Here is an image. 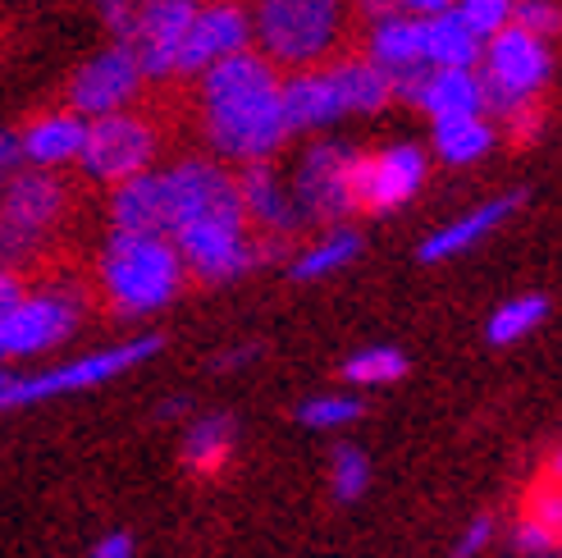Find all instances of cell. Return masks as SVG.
<instances>
[{
  "instance_id": "obj_1",
  "label": "cell",
  "mask_w": 562,
  "mask_h": 558,
  "mask_svg": "<svg viewBox=\"0 0 562 558\" xmlns=\"http://www.w3.org/2000/svg\"><path fill=\"white\" fill-rule=\"evenodd\" d=\"M206 137L220 156L261 165L284 143V82L257 51H238L202 74Z\"/></svg>"
},
{
  "instance_id": "obj_2",
  "label": "cell",
  "mask_w": 562,
  "mask_h": 558,
  "mask_svg": "<svg viewBox=\"0 0 562 558\" xmlns=\"http://www.w3.org/2000/svg\"><path fill=\"white\" fill-rule=\"evenodd\" d=\"M183 284V261L170 238H137L115 234L101 257V289L110 312L120 316H147L165 306Z\"/></svg>"
},
{
  "instance_id": "obj_3",
  "label": "cell",
  "mask_w": 562,
  "mask_h": 558,
  "mask_svg": "<svg viewBox=\"0 0 562 558\" xmlns=\"http://www.w3.org/2000/svg\"><path fill=\"white\" fill-rule=\"evenodd\" d=\"M344 33V0H257V37L270 65L306 69Z\"/></svg>"
},
{
  "instance_id": "obj_4",
  "label": "cell",
  "mask_w": 562,
  "mask_h": 558,
  "mask_svg": "<svg viewBox=\"0 0 562 558\" xmlns=\"http://www.w3.org/2000/svg\"><path fill=\"white\" fill-rule=\"evenodd\" d=\"M151 353H160L156 334L120 344V348H105V353H92V357H78V361H69V367H55V371H42V376H5L0 371V412L42 403V399H55V394H74V389L105 384L110 376L133 371L137 361H147Z\"/></svg>"
},
{
  "instance_id": "obj_5",
  "label": "cell",
  "mask_w": 562,
  "mask_h": 558,
  "mask_svg": "<svg viewBox=\"0 0 562 558\" xmlns=\"http://www.w3.org/2000/svg\"><path fill=\"white\" fill-rule=\"evenodd\" d=\"M65 211V188L50 175H19L0 198V261H27Z\"/></svg>"
},
{
  "instance_id": "obj_6",
  "label": "cell",
  "mask_w": 562,
  "mask_h": 558,
  "mask_svg": "<svg viewBox=\"0 0 562 558\" xmlns=\"http://www.w3.org/2000/svg\"><path fill=\"white\" fill-rule=\"evenodd\" d=\"M549 78V51L540 37L521 33V27H503L490 42V69L481 78V97L485 110L508 115L521 101H530L540 92V82Z\"/></svg>"
},
{
  "instance_id": "obj_7",
  "label": "cell",
  "mask_w": 562,
  "mask_h": 558,
  "mask_svg": "<svg viewBox=\"0 0 562 558\" xmlns=\"http://www.w3.org/2000/svg\"><path fill=\"white\" fill-rule=\"evenodd\" d=\"M82 170L92 179L105 183H128L147 170V160L156 156V129L143 115H105L97 124H88V137H82Z\"/></svg>"
},
{
  "instance_id": "obj_8",
  "label": "cell",
  "mask_w": 562,
  "mask_h": 558,
  "mask_svg": "<svg viewBox=\"0 0 562 558\" xmlns=\"http://www.w3.org/2000/svg\"><path fill=\"white\" fill-rule=\"evenodd\" d=\"M175 253L183 266H192L196 279H206V284L234 279L247 266L266 261L261 243H247L243 220H202V225H188L175 234Z\"/></svg>"
},
{
  "instance_id": "obj_9",
  "label": "cell",
  "mask_w": 562,
  "mask_h": 558,
  "mask_svg": "<svg viewBox=\"0 0 562 558\" xmlns=\"http://www.w3.org/2000/svg\"><path fill=\"white\" fill-rule=\"evenodd\" d=\"M170 202H175V234L202 220H243V192L211 160H183L170 175ZM247 225V220H243Z\"/></svg>"
},
{
  "instance_id": "obj_10",
  "label": "cell",
  "mask_w": 562,
  "mask_h": 558,
  "mask_svg": "<svg viewBox=\"0 0 562 558\" xmlns=\"http://www.w3.org/2000/svg\"><path fill=\"white\" fill-rule=\"evenodd\" d=\"M426 179V156L416 147H389L380 156H357L348 170V192L357 211H393L403 207Z\"/></svg>"
},
{
  "instance_id": "obj_11",
  "label": "cell",
  "mask_w": 562,
  "mask_h": 558,
  "mask_svg": "<svg viewBox=\"0 0 562 558\" xmlns=\"http://www.w3.org/2000/svg\"><path fill=\"white\" fill-rule=\"evenodd\" d=\"M78 312H82V302L65 289H46V293L23 298L14 312L0 321V353L23 357V353H42V348L65 344L78 325Z\"/></svg>"
},
{
  "instance_id": "obj_12",
  "label": "cell",
  "mask_w": 562,
  "mask_h": 558,
  "mask_svg": "<svg viewBox=\"0 0 562 558\" xmlns=\"http://www.w3.org/2000/svg\"><path fill=\"white\" fill-rule=\"evenodd\" d=\"M247 46V14L234 5V0H211V5H196L188 33H183V46H179V60H175V74L183 78H196L215 69L220 60H229Z\"/></svg>"
},
{
  "instance_id": "obj_13",
  "label": "cell",
  "mask_w": 562,
  "mask_h": 558,
  "mask_svg": "<svg viewBox=\"0 0 562 558\" xmlns=\"http://www.w3.org/2000/svg\"><path fill=\"white\" fill-rule=\"evenodd\" d=\"M196 14V0H143V10L133 19V33L124 46H133L143 78H170L183 33Z\"/></svg>"
},
{
  "instance_id": "obj_14",
  "label": "cell",
  "mask_w": 562,
  "mask_h": 558,
  "mask_svg": "<svg viewBox=\"0 0 562 558\" xmlns=\"http://www.w3.org/2000/svg\"><path fill=\"white\" fill-rule=\"evenodd\" d=\"M137 82H143V65H137L133 46L120 42L115 51L97 55L92 65H82L69 97H74V110H88V115L105 120V115H120V110L133 101Z\"/></svg>"
},
{
  "instance_id": "obj_15",
  "label": "cell",
  "mask_w": 562,
  "mask_h": 558,
  "mask_svg": "<svg viewBox=\"0 0 562 558\" xmlns=\"http://www.w3.org/2000/svg\"><path fill=\"white\" fill-rule=\"evenodd\" d=\"M115 234H137V238H170L175 234V202H170V179L165 175H137L115 188Z\"/></svg>"
},
{
  "instance_id": "obj_16",
  "label": "cell",
  "mask_w": 562,
  "mask_h": 558,
  "mask_svg": "<svg viewBox=\"0 0 562 558\" xmlns=\"http://www.w3.org/2000/svg\"><path fill=\"white\" fill-rule=\"evenodd\" d=\"M348 170H352V156L344 147H312L302 160V175H297V198L302 207L312 211L316 220H339L352 211V192H348Z\"/></svg>"
},
{
  "instance_id": "obj_17",
  "label": "cell",
  "mask_w": 562,
  "mask_h": 558,
  "mask_svg": "<svg viewBox=\"0 0 562 558\" xmlns=\"http://www.w3.org/2000/svg\"><path fill=\"white\" fill-rule=\"evenodd\" d=\"M521 202H526V192H508V198H494L485 207H475L471 215H462V220H453V225H443L439 234H430L426 243H420L416 257L420 261H443V257H453V253H467L475 238H485L490 230H498Z\"/></svg>"
},
{
  "instance_id": "obj_18",
  "label": "cell",
  "mask_w": 562,
  "mask_h": 558,
  "mask_svg": "<svg viewBox=\"0 0 562 558\" xmlns=\"http://www.w3.org/2000/svg\"><path fill=\"white\" fill-rule=\"evenodd\" d=\"M339 115H344V101H339V88H334L329 69H306V74L284 82V124H289V133L329 124Z\"/></svg>"
},
{
  "instance_id": "obj_19",
  "label": "cell",
  "mask_w": 562,
  "mask_h": 558,
  "mask_svg": "<svg viewBox=\"0 0 562 558\" xmlns=\"http://www.w3.org/2000/svg\"><path fill=\"white\" fill-rule=\"evenodd\" d=\"M371 65H380L393 78L426 65V19H380L371 33Z\"/></svg>"
},
{
  "instance_id": "obj_20",
  "label": "cell",
  "mask_w": 562,
  "mask_h": 558,
  "mask_svg": "<svg viewBox=\"0 0 562 558\" xmlns=\"http://www.w3.org/2000/svg\"><path fill=\"white\" fill-rule=\"evenodd\" d=\"M416 105H420V110H430L435 120L475 115V110H485L481 78H475L471 69H439V74H420Z\"/></svg>"
},
{
  "instance_id": "obj_21",
  "label": "cell",
  "mask_w": 562,
  "mask_h": 558,
  "mask_svg": "<svg viewBox=\"0 0 562 558\" xmlns=\"http://www.w3.org/2000/svg\"><path fill=\"white\" fill-rule=\"evenodd\" d=\"M82 137H88V124H82L74 110H60V115H42L27 124L19 137V152L37 165H60L82 152Z\"/></svg>"
},
{
  "instance_id": "obj_22",
  "label": "cell",
  "mask_w": 562,
  "mask_h": 558,
  "mask_svg": "<svg viewBox=\"0 0 562 558\" xmlns=\"http://www.w3.org/2000/svg\"><path fill=\"white\" fill-rule=\"evenodd\" d=\"M238 192H243V220H251V225H257L261 234H270L274 243H279V238H289V234L297 230L293 207L279 198L274 179L261 170V165H251V170L238 179Z\"/></svg>"
},
{
  "instance_id": "obj_23",
  "label": "cell",
  "mask_w": 562,
  "mask_h": 558,
  "mask_svg": "<svg viewBox=\"0 0 562 558\" xmlns=\"http://www.w3.org/2000/svg\"><path fill=\"white\" fill-rule=\"evenodd\" d=\"M426 60L439 69H471L481 60V37L458 19V10L426 19Z\"/></svg>"
},
{
  "instance_id": "obj_24",
  "label": "cell",
  "mask_w": 562,
  "mask_h": 558,
  "mask_svg": "<svg viewBox=\"0 0 562 558\" xmlns=\"http://www.w3.org/2000/svg\"><path fill=\"white\" fill-rule=\"evenodd\" d=\"M329 78H334V88H339L344 110H384L393 101V74H384L371 60L329 65Z\"/></svg>"
},
{
  "instance_id": "obj_25",
  "label": "cell",
  "mask_w": 562,
  "mask_h": 558,
  "mask_svg": "<svg viewBox=\"0 0 562 558\" xmlns=\"http://www.w3.org/2000/svg\"><path fill=\"white\" fill-rule=\"evenodd\" d=\"M229 454H234L229 416H202V422H192V431L183 435V462L196 477H215V471L229 462Z\"/></svg>"
},
{
  "instance_id": "obj_26",
  "label": "cell",
  "mask_w": 562,
  "mask_h": 558,
  "mask_svg": "<svg viewBox=\"0 0 562 558\" xmlns=\"http://www.w3.org/2000/svg\"><path fill=\"white\" fill-rule=\"evenodd\" d=\"M494 143V133L481 115H453V120H435V147L448 165H467L475 156H485Z\"/></svg>"
},
{
  "instance_id": "obj_27",
  "label": "cell",
  "mask_w": 562,
  "mask_h": 558,
  "mask_svg": "<svg viewBox=\"0 0 562 558\" xmlns=\"http://www.w3.org/2000/svg\"><path fill=\"white\" fill-rule=\"evenodd\" d=\"M549 316V302L540 293H530V298H513V302H503L498 312L490 316V344H517L521 334H530L540 321Z\"/></svg>"
},
{
  "instance_id": "obj_28",
  "label": "cell",
  "mask_w": 562,
  "mask_h": 558,
  "mask_svg": "<svg viewBox=\"0 0 562 558\" xmlns=\"http://www.w3.org/2000/svg\"><path fill=\"white\" fill-rule=\"evenodd\" d=\"M357 247H361V238L357 234H329L321 247H312L306 257H297L293 261V279H321V275H329V270H339V266H348L352 257H357Z\"/></svg>"
},
{
  "instance_id": "obj_29",
  "label": "cell",
  "mask_w": 562,
  "mask_h": 558,
  "mask_svg": "<svg viewBox=\"0 0 562 558\" xmlns=\"http://www.w3.org/2000/svg\"><path fill=\"white\" fill-rule=\"evenodd\" d=\"M407 371V357L398 348H367V353H357L344 361V376L352 384H389V380H398Z\"/></svg>"
},
{
  "instance_id": "obj_30",
  "label": "cell",
  "mask_w": 562,
  "mask_h": 558,
  "mask_svg": "<svg viewBox=\"0 0 562 558\" xmlns=\"http://www.w3.org/2000/svg\"><path fill=\"white\" fill-rule=\"evenodd\" d=\"M371 481V462L361 458V449H352V444H344V449H334L329 458V486H334V499H357L361 490H367Z\"/></svg>"
},
{
  "instance_id": "obj_31",
  "label": "cell",
  "mask_w": 562,
  "mask_h": 558,
  "mask_svg": "<svg viewBox=\"0 0 562 558\" xmlns=\"http://www.w3.org/2000/svg\"><path fill=\"white\" fill-rule=\"evenodd\" d=\"M513 0H458V19L471 27L475 37H494L508 27Z\"/></svg>"
},
{
  "instance_id": "obj_32",
  "label": "cell",
  "mask_w": 562,
  "mask_h": 558,
  "mask_svg": "<svg viewBox=\"0 0 562 558\" xmlns=\"http://www.w3.org/2000/svg\"><path fill=\"white\" fill-rule=\"evenodd\" d=\"M513 19H517L513 27H521V33H530V37L562 33V5H558V0H517Z\"/></svg>"
},
{
  "instance_id": "obj_33",
  "label": "cell",
  "mask_w": 562,
  "mask_h": 558,
  "mask_svg": "<svg viewBox=\"0 0 562 558\" xmlns=\"http://www.w3.org/2000/svg\"><path fill=\"white\" fill-rule=\"evenodd\" d=\"M521 517H530V522H540L544 532H553V536H562V486L549 477V481H540L536 490L526 494V513Z\"/></svg>"
},
{
  "instance_id": "obj_34",
  "label": "cell",
  "mask_w": 562,
  "mask_h": 558,
  "mask_svg": "<svg viewBox=\"0 0 562 558\" xmlns=\"http://www.w3.org/2000/svg\"><path fill=\"white\" fill-rule=\"evenodd\" d=\"M302 422L306 426H316V431H329V426H348L361 416V403L357 399H312V403H302Z\"/></svg>"
},
{
  "instance_id": "obj_35",
  "label": "cell",
  "mask_w": 562,
  "mask_h": 558,
  "mask_svg": "<svg viewBox=\"0 0 562 558\" xmlns=\"http://www.w3.org/2000/svg\"><path fill=\"white\" fill-rule=\"evenodd\" d=\"M553 532H544V526L540 522H530V517H521L517 522V532H513V549L517 554H526V558H544L549 549H553Z\"/></svg>"
},
{
  "instance_id": "obj_36",
  "label": "cell",
  "mask_w": 562,
  "mask_h": 558,
  "mask_svg": "<svg viewBox=\"0 0 562 558\" xmlns=\"http://www.w3.org/2000/svg\"><path fill=\"white\" fill-rule=\"evenodd\" d=\"M503 120H508V137H513V147H526L530 143V137H536L540 133V105L536 101H521L517 110H508V115H503Z\"/></svg>"
},
{
  "instance_id": "obj_37",
  "label": "cell",
  "mask_w": 562,
  "mask_h": 558,
  "mask_svg": "<svg viewBox=\"0 0 562 558\" xmlns=\"http://www.w3.org/2000/svg\"><path fill=\"white\" fill-rule=\"evenodd\" d=\"M490 532H494V522L490 517H475L467 532H462V540H458V549H453V558H475L485 545H490Z\"/></svg>"
},
{
  "instance_id": "obj_38",
  "label": "cell",
  "mask_w": 562,
  "mask_h": 558,
  "mask_svg": "<svg viewBox=\"0 0 562 558\" xmlns=\"http://www.w3.org/2000/svg\"><path fill=\"white\" fill-rule=\"evenodd\" d=\"M101 10H105V19H110V27H115L120 37H128L137 10H143V0H101Z\"/></svg>"
},
{
  "instance_id": "obj_39",
  "label": "cell",
  "mask_w": 562,
  "mask_h": 558,
  "mask_svg": "<svg viewBox=\"0 0 562 558\" xmlns=\"http://www.w3.org/2000/svg\"><path fill=\"white\" fill-rule=\"evenodd\" d=\"M23 298H27V293H23V284H19V275H14L10 266H0V321H5Z\"/></svg>"
},
{
  "instance_id": "obj_40",
  "label": "cell",
  "mask_w": 562,
  "mask_h": 558,
  "mask_svg": "<svg viewBox=\"0 0 562 558\" xmlns=\"http://www.w3.org/2000/svg\"><path fill=\"white\" fill-rule=\"evenodd\" d=\"M92 558H133V540H128L124 532H115V536H105V540L92 549Z\"/></svg>"
},
{
  "instance_id": "obj_41",
  "label": "cell",
  "mask_w": 562,
  "mask_h": 558,
  "mask_svg": "<svg viewBox=\"0 0 562 558\" xmlns=\"http://www.w3.org/2000/svg\"><path fill=\"white\" fill-rule=\"evenodd\" d=\"M23 152H19V137H10V133H0V170H10V165L19 160Z\"/></svg>"
},
{
  "instance_id": "obj_42",
  "label": "cell",
  "mask_w": 562,
  "mask_h": 558,
  "mask_svg": "<svg viewBox=\"0 0 562 558\" xmlns=\"http://www.w3.org/2000/svg\"><path fill=\"white\" fill-rule=\"evenodd\" d=\"M403 5H412V10H430V14H443L453 0H403Z\"/></svg>"
},
{
  "instance_id": "obj_43",
  "label": "cell",
  "mask_w": 562,
  "mask_h": 558,
  "mask_svg": "<svg viewBox=\"0 0 562 558\" xmlns=\"http://www.w3.org/2000/svg\"><path fill=\"white\" fill-rule=\"evenodd\" d=\"M549 471H553V481H558V486H562V449H558V454H553V467H549Z\"/></svg>"
},
{
  "instance_id": "obj_44",
  "label": "cell",
  "mask_w": 562,
  "mask_h": 558,
  "mask_svg": "<svg viewBox=\"0 0 562 558\" xmlns=\"http://www.w3.org/2000/svg\"><path fill=\"white\" fill-rule=\"evenodd\" d=\"M0 357H5V353H0Z\"/></svg>"
},
{
  "instance_id": "obj_45",
  "label": "cell",
  "mask_w": 562,
  "mask_h": 558,
  "mask_svg": "<svg viewBox=\"0 0 562 558\" xmlns=\"http://www.w3.org/2000/svg\"><path fill=\"white\" fill-rule=\"evenodd\" d=\"M544 558H549V554H544Z\"/></svg>"
}]
</instances>
